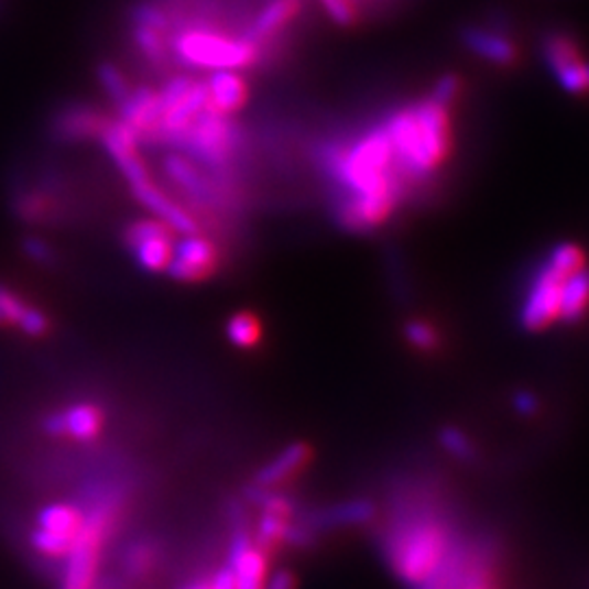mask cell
<instances>
[{"label":"cell","mask_w":589,"mask_h":589,"mask_svg":"<svg viewBox=\"0 0 589 589\" xmlns=\"http://www.w3.org/2000/svg\"><path fill=\"white\" fill-rule=\"evenodd\" d=\"M131 193L133 197L146 208L151 210L164 226H168L171 230L175 232H182V234H195L197 232V223L195 219L184 210L179 208L171 197H166L153 182L151 177L140 182V184H133L131 186Z\"/></svg>","instance_id":"cell-13"},{"label":"cell","mask_w":589,"mask_h":589,"mask_svg":"<svg viewBox=\"0 0 589 589\" xmlns=\"http://www.w3.org/2000/svg\"><path fill=\"white\" fill-rule=\"evenodd\" d=\"M164 171L166 175L188 195L193 197H199V199H208L212 197V186L210 182L201 175V171L188 162L186 157H179V155H171L166 157L164 162Z\"/></svg>","instance_id":"cell-23"},{"label":"cell","mask_w":589,"mask_h":589,"mask_svg":"<svg viewBox=\"0 0 589 589\" xmlns=\"http://www.w3.org/2000/svg\"><path fill=\"white\" fill-rule=\"evenodd\" d=\"M564 282L566 280L559 273H555L546 262H542L520 308V326L526 332H542L555 321H559Z\"/></svg>","instance_id":"cell-5"},{"label":"cell","mask_w":589,"mask_h":589,"mask_svg":"<svg viewBox=\"0 0 589 589\" xmlns=\"http://www.w3.org/2000/svg\"><path fill=\"white\" fill-rule=\"evenodd\" d=\"M124 240L142 269L153 273L166 271L173 255V240L168 234V226H164L162 221L140 219L127 228Z\"/></svg>","instance_id":"cell-6"},{"label":"cell","mask_w":589,"mask_h":589,"mask_svg":"<svg viewBox=\"0 0 589 589\" xmlns=\"http://www.w3.org/2000/svg\"><path fill=\"white\" fill-rule=\"evenodd\" d=\"M461 90H463V79L457 73H448V75L437 79V84L430 92V99L450 110V106H455L459 101Z\"/></svg>","instance_id":"cell-31"},{"label":"cell","mask_w":589,"mask_h":589,"mask_svg":"<svg viewBox=\"0 0 589 589\" xmlns=\"http://www.w3.org/2000/svg\"><path fill=\"white\" fill-rule=\"evenodd\" d=\"M101 142L106 146V151L110 153V157L117 162L120 173L124 175V179L129 182V186L140 184L144 179H149V171L142 164L138 151H135V133L122 122H108L106 129L101 131Z\"/></svg>","instance_id":"cell-12"},{"label":"cell","mask_w":589,"mask_h":589,"mask_svg":"<svg viewBox=\"0 0 589 589\" xmlns=\"http://www.w3.org/2000/svg\"><path fill=\"white\" fill-rule=\"evenodd\" d=\"M459 533L433 498H404L382 533V553L395 577L424 586L446 561Z\"/></svg>","instance_id":"cell-1"},{"label":"cell","mask_w":589,"mask_h":589,"mask_svg":"<svg viewBox=\"0 0 589 589\" xmlns=\"http://www.w3.org/2000/svg\"><path fill=\"white\" fill-rule=\"evenodd\" d=\"M417 122L424 151L428 155L430 166L437 171L450 155L452 149V124L448 108L435 103L430 97L411 106Z\"/></svg>","instance_id":"cell-7"},{"label":"cell","mask_w":589,"mask_h":589,"mask_svg":"<svg viewBox=\"0 0 589 589\" xmlns=\"http://www.w3.org/2000/svg\"><path fill=\"white\" fill-rule=\"evenodd\" d=\"M461 589H495V583H487V581H478V583H468Z\"/></svg>","instance_id":"cell-39"},{"label":"cell","mask_w":589,"mask_h":589,"mask_svg":"<svg viewBox=\"0 0 589 589\" xmlns=\"http://www.w3.org/2000/svg\"><path fill=\"white\" fill-rule=\"evenodd\" d=\"M226 335L230 343L240 350H251L262 339V326L251 313H236L226 326Z\"/></svg>","instance_id":"cell-26"},{"label":"cell","mask_w":589,"mask_h":589,"mask_svg":"<svg viewBox=\"0 0 589 589\" xmlns=\"http://www.w3.org/2000/svg\"><path fill=\"white\" fill-rule=\"evenodd\" d=\"M24 253L37 264H51L55 260V253H53L51 244L46 240H42V238H35V236L24 240Z\"/></svg>","instance_id":"cell-36"},{"label":"cell","mask_w":589,"mask_h":589,"mask_svg":"<svg viewBox=\"0 0 589 589\" xmlns=\"http://www.w3.org/2000/svg\"><path fill=\"white\" fill-rule=\"evenodd\" d=\"M542 59L546 68L550 70V75L557 79L566 70L586 62V55H583L581 42L572 33L564 29H555L546 33V37L542 40Z\"/></svg>","instance_id":"cell-16"},{"label":"cell","mask_w":589,"mask_h":589,"mask_svg":"<svg viewBox=\"0 0 589 589\" xmlns=\"http://www.w3.org/2000/svg\"><path fill=\"white\" fill-rule=\"evenodd\" d=\"M157 561V548L151 542H135L124 553V570L129 577H144Z\"/></svg>","instance_id":"cell-27"},{"label":"cell","mask_w":589,"mask_h":589,"mask_svg":"<svg viewBox=\"0 0 589 589\" xmlns=\"http://www.w3.org/2000/svg\"><path fill=\"white\" fill-rule=\"evenodd\" d=\"M208 90V108L219 114H234L249 97L247 84L236 70H215L212 77L206 81Z\"/></svg>","instance_id":"cell-17"},{"label":"cell","mask_w":589,"mask_h":589,"mask_svg":"<svg viewBox=\"0 0 589 589\" xmlns=\"http://www.w3.org/2000/svg\"><path fill=\"white\" fill-rule=\"evenodd\" d=\"M179 142H184L186 149L199 162H206L210 166H221L236 151L238 129L228 114H219L206 108L190 122Z\"/></svg>","instance_id":"cell-4"},{"label":"cell","mask_w":589,"mask_h":589,"mask_svg":"<svg viewBox=\"0 0 589 589\" xmlns=\"http://www.w3.org/2000/svg\"><path fill=\"white\" fill-rule=\"evenodd\" d=\"M555 273H559L564 280L581 271L588 262L586 251L577 242H559L550 249V253L544 260Z\"/></svg>","instance_id":"cell-24"},{"label":"cell","mask_w":589,"mask_h":589,"mask_svg":"<svg viewBox=\"0 0 589 589\" xmlns=\"http://www.w3.org/2000/svg\"><path fill=\"white\" fill-rule=\"evenodd\" d=\"M133 40H135V46L144 53L146 59L162 62L166 57V42H164L160 29H153V26H146V24H135Z\"/></svg>","instance_id":"cell-29"},{"label":"cell","mask_w":589,"mask_h":589,"mask_svg":"<svg viewBox=\"0 0 589 589\" xmlns=\"http://www.w3.org/2000/svg\"><path fill=\"white\" fill-rule=\"evenodd\" d=\"M439 444H441V448H444L450 457H455V459H459V461H473L476 455H478L476 444L471 441L470 435L463 433V430L457 428V426H446V428H441V430H439Z\"/></svg>","instance_id":"cell-28"},{"label":"cell","mask_w":589,"mask_h":589,"mask_svg":"<svg viewBox=\"0 0 589 589\" xmlns=\"http://www.w3.org/2000/svg\"><path fill=\"white\" fill-rule=\"evenodd\" d=\"M513 408L522 417H535L539 413V408H542V402L533 391L520 389V391L513 393Z\"/></svg>","instance_id":"cell-37"},{"label":"cell","mask_w":589,"mask_h":589,"mask_svg":"<svg viewBox=\"0 0 589 589\" xmlns=\"http://www.w3.org/2000/svg\"><path fill=\"white\" fill-rule=\"evenodd\" d=\"M402 335L406 343L417 352H439L444 346L441 332L430 321H424V319H408L402 328Z\"/></svg>","instance_id":"cell-25"},{"label":"cell","mask_w":589,"mask_h":589,"mask_svg":"<svg viewBox=\"0 0 589 589\" xmlns=\"http://www.w3.org/2000/svg\"><path fill=\"white\" fill-rule=\"evenodd\" d=\"M106 124H108V120L99 112L81 106V108L62 110L53 122V131L59 140L77 142V140H90V138L101 135Z\"/></svg>","instance_id":"cell-20"},{"label":"cell","mask_w":589,"mask_h":589,"mask_svg":"<svg viewBox=\"0 0 589 589\" xmlns=\"http://www.w3.org/2000/svg\"><path fill=\"white\" fill-rule=\"evenodd\" d=\"M264 589H297V579L291 570H277L269 575Z\"/></svg>","instance_id":"cell-38"},{"label":"cell","mask_w":589,"mask_h":589,"mask_svg":"<svg viewBox=\"0 0 589 589\" xmlns=\"http://www.w3.org/2000/svg\"><path fill=\"white\" fill-rule=\"evenodd\" d=\"M589 310V269L583 266L570 275L561 286V306L559 321L579 324Z\"/></svg>","instance_id":"cell-22"},{"label":"cell","mask_w":589,"mask_h":589,"mask_svg":"<svg viewBox=\"0 0 589 589\" xmlns=\"http://www.w3.org/2000/svg\"><path fill=\"white\" fill-rule=\"evenodd\" d=\"M217 262L219 253L210 240L188 234L173 247V255L166 271L179 282H201L217 269Z\"/></svg>","instance_id":"cell-8"},{"label":"cell","mask_w":589,"mask_h":589,"mask_svg":"<svg viewBox=\"0 0 589 589\" xmlns=\"http://www.w3.org/2000/svg\"><path fill=\"white\" fill-rule=\"evenodd\" d=\"M321 4L330 20L343 29H352L360 22L358 0H321Z\"/></svg>","instance_id":"cell-32"},{"label":"cell","mask_w":589,"mask_h":589,"mask_svg":"<svg viewBox=\"0 0 589 589\" xmlns=\"http://www.w3.org/2000/svg\"><path fill=\"white\" fill-rule=\"evenodd\" d=\"M182 589H212V588H210V581H201V579H199V581H193V583H188L186 588H182Z\"/></svg>","instance_id":"cell-40"},{"label":"cell","mask_w":589,"mask_h":589,"mask_svg":"<svg viewBox=\"0 0 589 589\" xmlns=\"http://www.w3.org/2000/svg\"><path fill=\"white\" fill-rule=\"evenodd\" d=\"M310 459H313V450L308 444H304V441L291 444L282 452H277L266 466H262L258 470L253 482L260 489L280 487V484L288 482L291 478H295L299 471L306 470Z\"/></svg>","instance_id":"cell-15"},{"label":"cell","mask_w":589,"mask_h":589,"mask_svg":"<svg viewBox=\"0 0 589 589\" xmlns=\"http://www.w3.org/2000/svg\"><path fill=\"white\" fill-rule=\"evenodd\" d=\"M120 114H122V122L135 133V138H157L160 131V118H162V110H160V97L149 90V88H140V90H131V95L124 99V103L120 106Z\"/></svg>","instance_id":"cell-14"},{"label":"cell","mask_w":589,"mask_h":589,"mask_svg":"<svg viewBox=\"0 0 589 589\" xmlns=\"http://www.w3.org/2000/svg\"><path fill=\"white\" fill-rule=\"evenodd\" d=\"M106 417L97 404L79 402L66 411H53L44 417L42 428L51 437H70L75 441H92L103 430Z\"/></svg>","instance_id":"cell-9"},{"label":"cell","mask_w":589,"mask_h":589,"mask_svg":"<svg viewBox=\"0 0 589 589\" xmlns=\"http://www.w3.org/2000/svg\"><path fill=\"white\" fill-rule=\"evenodd\" d=\"M375 517V504L369 498H356L341 502L315 517V524H310L315 531L321 526L332 528H346V526H364Z\"/></svg>","instance_id":"cell-21"},{"label":"cell","mask_w":589,"mask_h":589,"mask_svg":"<svg viewBox=\"0 0 589 589\" xmlns=\"http://www.w3.org/2000/svg\"><path fill=\"white\" fill-rule=\"evenodd\" d=\"M97 75H99V84L110 95V99L117 101L118 106H122L124 99L131 95V88H129L124 75L118 70L114 64H101Z\"/></svg>","instance_id":"cell-30"},{"label":"cell","mask_w":589,"mask_h":589,"mask_svg":"<svg viewBox=\"0 0 589 589\" xmlns=\"http://www.w3.org/2000/svg\"><path fill=\"white\" fill-rule=\"evenodd\" d=\"M234 572L236 589H264L269 579V555H264L251 533L238 526L230 548V564Z\"/></svg>","instance_id":"cell-11"},{"label":"cell","mask_w":589,"mask_h":589,"mask_svg":"<svg viewBox=\"0 0 589 589\" xmlns=\"http://www.w3.org/2000/svg\"><path fill=\"white\" fill-rule=\"evenodd\" d=\"M463 46L495 68H513L520 62L517 44L500 29L468 24L461 31Z\"/></svg>","instance_id":"cell-10"},{"label":"cell","mask_w":589,"mask_h":589,"mask_svg":"<svg viewBox=\"0 0 589 589\" xmlns=\"http://www.w3.org/2000/svg\"><path fill=\"white\" fill-rule=\"evenodd\" d=\"M84 517L86 513L75 506V504H66V502H57V504H48L44 506L40 513H37V522H35V528L53 535V537H59V539H66L70 544L77 542L81 528H84Z\"/></svg>","instance_id":"cell-19"},{"label":"cell","mask_w":589,"mask_h":589,"mask_svg":"<svg viewBox=\"0 0 589 589\" xmlns=\"http://www.w3.org/2000/svg\"><path fill=\"white\" fill-rule=\"evenodd\" d=\"M29 304H24L13 291L0 284V326H18Z\"/></svg>","instance_id":"cell-33"},{"label":"cell","mask_w":589,"mask_h":589,"mask_svg":"<svg viewBox=\"0 0 589 589\" xmlns=\"http://www.w3.org/2000/svg\"><path fill=\"white\" fill-rule=\"evenodd\" d=\"M133 22L135 24H146V26H153V29H160V31H164L166 24H168L166 13L155 4H140L133 11Z\"/></svg>","instance_id":"cell-35"},{"label":"cell","mask_w":589,"mask_h":589,"mask_svg":"<svg viewBox=\"0 0 589 589\" xmlns=\"http://www.w3.org/2000/svg\"><path fill=\"white\" fill-rule=\"evenodd\" d=\"M302 11V0H271L253 20L247 35L253 44L266 42L282 33Z\"/></svg>","instance_id":"cell-18"},{"label":"cell","mask_w":589,"mask_h":589,"mask_svg":"<svg viewBox=\"0 0 589 589\" xmlns=\"http://www.w3.org/2000/svg\"><path fill=\"white\" fill-rule=\"evenodd\" d=\"M48 326H51L48 317L40 308H35V306H29L26 313H24V317L18 324V328L24 335H29V337H44L48 332Z\"/></svg>","instance_id":"cell-34"},{"label":"cell","mask_w":589,"mask_h":589,"mask_svg":"<svg viewBox=\"0 0 589 589\" xmlns=\"http://www.w3.org/2000/svg\"><path fill=\"white\" fill-rule=\"evenodd\" d=\"M173 51L184 64L208 70H240L258 59V44L249 37H230L206 29L179 33Z\"/></svg>","instance_id":"cell-3"},{"label":"cell","mask_w":589,"mask_h":589,"mask_svg":"<svg viewBox=\"0 0 589 589\" xmlns=\"http://www.w3.org/2000/svg\"><path fill=\"white\" fill-rule=\"evenodd\" d=\"M120 511L122 500L114 495V491H108L92 504L90 511H84V528L73 550L64 559L66 566L62 572V589H95L101 557L117 528Z\"/></svg>","instance_id":"cell-2"}]
</instances>
